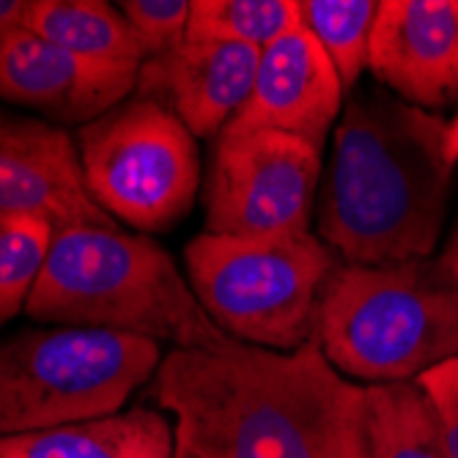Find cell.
<instances>
[{"mask_svg":"<svg viewBox=\"0 0 458 458\" xmlns=\"http://www.w3.org/2000/svg\"><path fill=\"white\" fill-rule=\"evenodd\" d=\"M151 382L174 414V458H370L365 385L335 370L318 341L174 349Z\"/></svg>","mask_w":458,"mask_h":458,"instance_id":"obj_1","label":"cell"},{"mask_svg":"<svg viewBox=\"0 0 458 458\" xmlns=\"http://www.w3.org/2000/svg\"><path fill=\"white\" fill-rule=\"evenodd\" d=\"M445 135V118L393 94L352 97L321 174L318 239L360 267L428 259L453 179Z\"/></svg>","mask_w":458,"mask_h":458,"instance_id":"obj_2","label":"cell"},{"mask_svg":"<svg viewBox=\"0 0 458 458\" xmlns=\"http://www.w3.org/2000/svg\"><path fill=\"white\" fill-rule=\"evenodd\" d=\"M25 310L45 324L127 332L171 341L174 349H215L228 341L168 250L118 225L55 228Z\"/></svg>","mask_w":458,"mask_h":458,"instance_id":"obj_3","label":"cell"},{"mask_svg":"<svg viewBox=\"0 0 458 458\" xmlns=\"http://www.w3.org/2000/svg\"><path fill=\"white\" fill-rule=\"evenodd\" d=\"M316 341L346 379L414 382L458 357V280L431 259L338 267L318 302Z\"/></svg>","mask_w":458,"mask_h":458,"instance_id":"obj_4","label":"cell"},{"mask_svg":"<svg viewBox=\"0 0 458 458\" xmlns=\"http://www.w3.org/2000/svg\"><path fill=\"white\" fill-rule=\"evenodd\" d=\"M184 261L192 294L225 335L272 352H297L316 341L321 294L341 267L310 231H203L187 244Z\"/></svg>","mask_w":458,"mask_h":458,"instance_id":"obj_5","label":"cell"},{"mask_svg":"<svg viewBox=\"0 0 458 458\" xmlns=\"http://www.w3.org/2000/svg\"><path fill=\"white\" fill-rule=\"evenodd\" d=\"M162 362L159 344L127 332L53 327L0 341V437L118 414Z\"/></svg>","mask_w":458,"mask_h":458,"instance_id":"obj_6","label":"cell"},{"mask_svg":"<svg viewBox=\"0 0 458 458\" xmlns=\"http://www.w3.org/2000/svg\"><path fill=\"white\" fill-rule=\"evenodd\" d=\"M86 187L97 206L143 233L184 220L200 187L198 143L162 105L130 97L77 130Z\"/></svg>","mask_w":458,"mask_h":458,"instance_id":"obj_7","label":"cell"},{"mask_svg":"<svg viewBox=\"0 0 458 458\" xmlns=\"http://www.w3.org/2000/svg\"><path fill=\"white\" fill-rule=\"evenodd\" d=\"M321 174V148L302 138L223 130L203 182L206 233L308 231Z\"/></svg>","mask_w":458,"mask_h":458,"instance_id":"obj_8","label":"cell"},{"mask_svg":"<svg viewBox=\"0 0 458 458\" xmlns=\"http://www.w3.org/2000/svg\"><path fill=\"white\" fill-rule=\"evenodd\" d=\"M140 64L91 61L20 28L0 41V99L28 107L41 121L69 123L97 121L138 86Z\"/></svg>","mask_w":458,"mask_h":458,"instance_id":"obj_9","label":"cell"},{"mask_svg":"<svg viewBox=\"0 0 458 458\" xmlns=\"http://www.w3.org/2000/svg\"><path fill=\"white\" fill-rule=\"evenodd\" d=\"M0 212L64 225H115L97 206L72 135L41 118L0 110Z\"/></svg>","mask_w":458,"mask_h":458,"instance_id":"obj_10","label":"cell"},{"mask_svg":"<svg viewBox=\"0 0 458 458\" xmlns=\"http://www.w3.org/2000/svg\"><path fill=\"white\" fill-rule=\"evenodd\" d=\"M344 82L318 41L297 22L261 50L253 91L225 130L285 132L324 151L344 113Z\"/></svg>","mask_w":458,"mask_h":458,"instance_id":"obj_11","label":"cell"},{"mask_svg":"<svg viewBox=\"0 0 458 458\" xmlns=\"http://www.w3.org/2000/svg\"><path fill=\"white\" fill-rule=\"evenodd\" d=\"M368 69L401 102L437 113L458 102V0H382Z\"/></svg>","mask_w":458,"mask_h":458,"instance_id":"obj_12","label":"cell"},{"mask_svg":"<svg viewBox=\"0 0 458 458\" xmlns=\"http://www.w3.org/2000/svg\"><path fill=\"white\" fill-rule=\"evenodd\" d=\"M261 50L233 41H184L140 64L135 97L171 110L192 138L215 140L244 107Z\"/></svg>","mask_w":458,"mask_h":458,"instance_id":"obj_13","label":"cell"},{"mask_svg":"<svg viewBox=\"0 0 458 458\" xmlns=\"http://www.w3.org/2000/svg\"><path fill=\"white\" fill-rule=\"evenodd\" d=\"M174 426L159 409L0 437V458H174Z\"/></svg>","mask_w":458,"mask_h":458,"instance_id":"obj_14","label":"cell"},{"mask_svg":"<svg viewBox=\"0 0 458 458\" xmlns=\"http://www.w3.org/2000/svg\"><path fill=\"white\" fill-rule=\"evenodd\" d=\"M25 28L91 61L146 64L151 58L127 17L105 0H30Z\"/></svg>","mask_w":458,"mask_h":458,"instance_id":"obj_15","label":"cell"},{"mask_svg":"<svg viewBox=\"0 0 458 458\" xmlns=\"http://www.w3.org/2000/svg\"><path fill=\"white\" fill-rule=\"evenodd\" d=\"M370 458H450L442 418L414 382L365 385Z\"/></svg>","mask_w":458,"mask_h":458,"instance_id":"obj_16","label":"cell"},{"mask_svg":"<svg viewBox=\"0 0 458 458\" xmlns=\"http://www.w3.org/2000/svg\"><path fill=\"white\" fill-rule=\"evenodd\" d=\"M379 0H297L300 25L318 41L349 94L368 69Z\"/></svg>","mask_w":458,"mask_h":458,"instance_id":"obj_17","label":"cell"},{"mask_svg":"<svg viewBox=\"0 0 458 458\" xmlns=\"http://www.w3.org/2000/svg\"><path fill=\"white\" fill-rule=\"evenodd\" d=\"M297 22V0H192L184 41H233L267 50Z\"/></svg>","mask_w":458,"mask_h":458,"instance_id":"obj_18","label":"cell"},{"mask_svg":"<svg viewBox=\"0 0 458 458\" xmlns=\"http://www.w3.org/2000/svg\"><path fill=\"white\" fill-rule=\"evenodd\" d=\"M55 225L33 215L0 212V324L14 318L45 272Z\"/></svg>","mask_w":458,"mask_h":458,"instance_id":"obj_19","label":"cell"},{"mask_svg":"<svg viewBox=\"0 0 458 458\" xmlns=\"http://www.w3.org/2000/svg\"><path fill=\"white\" fill-rule=\"evenodd\" d=\"M190 6L192 0H123L121 14L154 58L184 45Z\"/></svg>","mask_w":458,"mask_h":458,"instance_id":"obj_20","label":"cell"},{"mask_svg":"<svg viewBox=\"0 0 458 458\" xmlns=\"http://www.w3.org/2000/svg\"><path fill=\"white\" fill-rule=\"evenodd\" d=\"M418 382L423 385L442 418L450 458H458V357L431 368Z\"/></svg>","mask_w":458,"mask_h":458,"instance_id":"obj_21","label":"cell"},{"mask_svg":"<svg viewBox=\"0 0 458 458\" xmlns=\"http://www.w3.org/2000/svg\"><path fill=\"white\" fill-rule=\"evenodd\" d=\"M30 12V0H0V41L9 33L25 28Z\"/></svg>","mask_w":458,"mask_h":458,"instance_id":"obj_22","label":"cell"},{"mask_svg":"<svg viewBox=\"0 0 458 458\" xmlns=\"http://www.w3.org/2000/svg\"><path fill=\"white\" fill-rule=\"evenodd\" d=\"M437 267H439L447 277L458 280V223H455V228H453V233H450V239H447V244H445V250H442L439 259H437Z\"/></svg>","mask_w":458,"mask_h":458,"instance_id":"obj_23","label":"cell"},{"mask_svg":"<svg viewBox=\"0 0 458 458\" xmlns=\"http://www.w3.org/2000/svg\"><path fill=\"white\" fill-rule=\"evenodd\" d=\"M445 159L455 171L458 165V115L453 121H447V135H445Z\"/></svg>","mask_w":458,"mask_h":458,"instance_id":"obj_24","label":"cell"}]
</instances>
